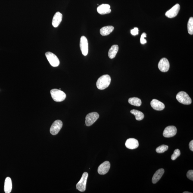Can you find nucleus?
I'll return each instance as SVG.
<instances>
[{"mask_svg": "<svg viewBox=\"0 0 193 193\" xmlns=\"http://www.w3.org/2000/svg\"><path fill=\"white\" fill-rule=\"evenodd\" d=\"M111 78L108 74L103 75L99 78L96 82L97 88L100 90L106 89L110 85Z\"/></svg>", "mask_w": 193, "mask_h": 193, "instance_id": "f257e3e1", "label": "nucleus"}, {"mask_svg": "<svg viewBox=\"0 0 193 193\" xmlns=\"http://www.w3.org/2000/svg\"><path fill=\"white\" fill-rule=\"evenodd\" d=\"M50 93L53 100L57 102L63 101L66 98V94L60 90L57 89H52L50 91Z\"/></svg>", "mask_w": 193, "mask_h": 193, "instance_id": "f03ea898", "label": "nucleus"}, {"mask_svg": "<svg viewBox=\"0 0 193 193\" xmlns=\"http://www.w3.org/2000/svg\"><path fill=\"white\" fill-rule=\"evenodd\" d=\"M176 98L179 103L185 105H189L192 103V100L186 93L184 91H181L176 95Z\"/></svg>", "mask_w": 193, "mask_h": 193, "instance_id": "7ed1b4c3", "label": "nucleus"}, {"mask_svg": "<svg viewBox=\"0 0 193 193\" xmlns=\"http://www.w3.org/2000/svg\"><path fill=\"white\" fill-rule=\"evenodd\" d=\"M88 173L85 172L82 175L81 178L76 185V188L81 192H84L86 190L87 179L88 177Z\"/></svg>", "mask_w": 193, "mask_h": 193, "instance_id": "20e7f679", "label": "nucleus"}, {"mask_svg": "<svg viewBox=\"0 0 193 193\" xmlns=\"http://www.w3.org/2000/svg\"><path fill=\"white\" fill-rule=\"evenodd\" d=\"M47 59L53 67H57L59 65L60 60L56 56L51 52H47L45 54Z\"/></svg>", "mask_w": 193, "mask_h": 193, "instance_id": "39448f33", "label": "nucleus"}, {"mask_svg": "<svg viewBox=\"0 0 193 193\" xmlns=\"http://www.w3.org/2000/svg\"><path fill=\"white\" fill-rule=\"evenodd\" d=\"M99 117V114L95 112L89 113L85 117V125L87 126H91L98 120Z\"/></svg>", "mask_w": 193, "mask_h": 193, "instance_id": "423d86ee", "label": "nucleus"}, {"mask_svg": "<svg viewBox=\"0 0 193 193\" xmlns=\"http://www.w3.org/2000/svg\"><path fill=\"white\" fill-rule=\"evenodd\" d=\"M63 126V123L60 120H56L51 125L50 129V133L53 135H57Z\"/></svg>", "mask_w": 193, "mask_h": 193, "instance_id": "0eeeda50", "label": "nucleus"}, {"mask_svg": "<svg viewBox=\"0 0 193 193\" xmlns=\"http://www.w3.org/2000/svg\"><path fill=\"white\" fill-rule=\"evenodd\" d=\"M80 47L82 54L84 56L87 55L88 51V45L87 39L86 37L82 36L81 38Z\"/></svg>", "mask_w": 193, "mask_h": 193, "instance_id": "6e6552de", "label": "nucleus"}, {"mask_svg": "<svg viewBox=\"0 0 193 193\" xmlns=\"http://www.w3.org/2000/svg\"><path fill=\"white\" fill-rule=\"evenodd\" d=\"M177 132L176 127L173 126H167L164 129L163 135L165 137L169 138L174 136Z\"/></svg>", "mask_w": 193, "mask_h": 193, "instance_id": "1a4fd4ad", "label": "nucleus"}, {"mask_svg": "<svg viewBox=\"0 0 193 193\" xmlns=\"http://www.w3.org/2000/svg\"><path fill=\"white\" fill-rule=\"evenodd\" d=\"M169 63L167 58H163L160 60L158 64V67L160 71L166 72L169 70Z\"/></svg>", "mask_w": 193, "mask_h": 193, "instance_id": "9d476101", "label": "nucleus"}, {"mask_svg": "<svg viewBox=\"0 0 193 193\" xmlns=\"http://www.w3.org/2000/svg\"><path fill=\"white\" fill-rule=\"evenodd\" d=\"M180 8V5L179 4H177L166 13L165 15L169 18H173L177 16Z\"/></svg>", "mask_w": 193, "mask_h": 193, "instance_id": "9b49d317", "label": "nucleus"}, {"mask_svg": "<svg viewBox=\"0 0 193 193\" xmlns=\"http://www.w3.org/2000/svg\"><path fill=\"white\" fill-rule=\"evenodd\" d=\"M110 166V163L108 161H105L102 163L98 168V173L101 175H105L108 172Z\"/></svg>", "mask_w": 193, "mask_h": 193, "instance_id": "f8f14e48", "label": "nucleus"}, {"mask_svg": "<svg viewBox=\"0 0 193 193\" xmlns=\"http://www.w3.org/2000/svg\"><path fill=\"white\" fill-rule=\"evenodd\" d=\"M125 146L129 149H135L139 146V143L137 140L133 138H130L127 140L125 143Z\"/></svg>", "mask_w": 193, "mask_h": 193, "instance_id": "ddd939ff", "label": "nucleus"}, {"mask_svg": "<svg viewBox=\"0 0 193 193\" xmlns=\"http://www.w3.org/2000/svg\"><path fill=\"white\" fill-rule=\"evenodd\" d=\"M97 12L102 15L109 14L111 12L110 6L108 4H102L97 8Z\"/></svg>", "mask_w": 193, "mask_h": 193, "instance_id": "4468645a", "label": "nucleus"}, {"mask_svg": "<svg viewBox=\"0 0 193 193\" xmlns=\"http://www.w3.org/2000/svg\"><path fill=\"white\" fill-rule=\"evenodd\" d=\"M151 105L154 110H163L165 108V105L163 102L156 99H153L151 102Z\"/></svg>", "mask_w": 193, "mask_h": 193, "instance_id": "2eb2a0df", "label": "nucleus"}, {"mask_svg": "<svg viewBox=\"0 0 193 193\" xmlns=\"http://www.w3.org/2000/svg\"><path fill=\"white\" fill-rule=\"evenodd\" d=\"M62 14L60 12H57L53 17L52 24L54 27L56 28L59 26L62 19Z\"/></svg>", "mask_w": 193, "mask_h": 193, "instance_id": "dca6fc26", "label": "nucleus"}, {"mask_svg": "<svg viewBox=\"0 0 193 193\" xmlns=\"http://www.w3.org/2000/svg\"><path fill=\"white\" fill-rule=\"evenodd\" d=\"M165 171L163 169H159L156 171L153 176L152 182L153 184L156 183L161 179L164 174Z\"/></svg>", "mask_w": 193, "mask_h": 193, "instance_id": "f3484780", "label": "nucleus"}, {"mask_svg": "<svg viewBox=\"0 0 193 193\" xmlns=\"http://www.w3.org/2000/svg\"><path fill=\"white\" fill-rule=\"evenodd\" d=\"M12 188V184L11 179L10 177H7L6 178L4 183V192L6 193H11Z\"/></svg>", "mask_w": 193, "mask_h": 193, "instance_id": "a211bd4d", "label": "nucleus"}, {"mask_svg": "<svg viewBox=\"0 0 193 193\" xmlns=\"http://www.w3.org/2000/svg\"><path fill=\"white\" fill-rule=\"evenodd\" d=\"M114 28L112 26H104L100 29V34L103 36H106L112 33L114 30Z\"/></svg>", "mask_w": 193, "mask_h": 193, "instance_id": "6ab92c4d", "label": "nucleus"}, {"mask_svg": "<svg viewBox=\"0 0 193 193\" xmlns=\"http://www.w3.org/2000/svg\"><path fill=\"white\" fill-rule=\"evenodd\" d=\"M119 47L117 45H113L110 48L108 51V56L110 59H113L116 57L118 51Z\"/></svg>", "mask_w": 193, "mask_h": 193, "instance_id": "aec40b11", "label": "nucleus"}, {"mask_svg": "<svg viewBox=\"0 0 193 193\" xmlns=\"http://www.w3.org/2000/svg\"><path fill=\"white\" fill-rule=\"evenodd\" d=\"M130 112L132 114L135 115L137 120L141 121L144 119V115L142 112L135 110H131Z\"/></svg>", "mask_w": 193, "mask_h": 193, "instance_id": "412c9836", "label": "nucleus"}, {"mask_svg": "<svg viewBox=\"0 0 193 193\" xmlns=\"http://www.w3.org/2000/svg\"><path fill=\"white\" fill-rule=\"evenodd\" d=\"M129 104L132 105L136 106L139 107L141 106L142 104V102L140 98L137 97H132L129 98L128 100Z\"/></svg>", "mask_w": 193, "mask_h": 193, "instance_id": "4be33fe9", "label": "nucleus"}, {"mask_svg": "<svg viewBox=\"0 0 193 193\" xmlns=\"http://www.w3.org/2000/svg\"><path fill=\"white\" fill-rule=\"evenodd\" d=\"M188 33L191 35L193 34V18H190L188 24Z\"/></svg>", "mask_w": 193, "mask_h": 193, "instance_id": "5701e85b", "label": "nucleus"}, {"mask_svg": "<svg viewBox=\"0 0 193 193\" xmlns=\"http://www.w3.org/2000/svg\"><path fill=\"white\" fill-rule=\"evenodd\" d=\"M168 148V146L166 145H162L158 147L156 149V151L158 153L161 154V153H164L165 152L167 151Z\"/></svg>", "mask_w": 193, "mask_h": 193, "instance_id": "b1692460", "label": "nucleus"}, {"mask_svg": "<svg viewBox=\"0 0 193 193\" xmlns=\"http://www.w3.org/2000/svg\"><path fill=\"white\" fill-rule=\"evenodd\" d=\"M181 152L180 150L178 149H177L175 150L174 151V153L171 156V158L172 160H175L178 157H179V156L180 155Z\"/></svg>", "mask_w": 193, "mask_h": 193, "instance_id": "393cba45", "label": "nucleus"}, {"mask_svg": "<svg viewBox=\"0 0 193 193\" xmlns=\"http://www.w3.org/2000/svg\"><path fill=\"white\" fill-rule=\"evenodd\" d=\"M146 34L145 33H142L141 35V37L140 38V42L141 43L143 44H145L147 43V41L145 39V38L146 37Z\"/></svg>", "mask_w": 193, "mask_h": 193, "instance_id": "a878e982", "label": "nucleus"}, {"mask_svg": "<svg viewBox=\"0 0 193 193\" xmlns=\"http://www.w3.org/2000/svg\"><path fill=\"white\" fill-rule=\"evenodd\" d=\"M187 176L188 179L193 181V171L192 170L188 171L187 173Z\"/></svg>", "mask_w": 193, "mask_h": 193, "instance_id": "bb28decb", "label": "nucleus"}, {"mask_svg": "<svg viewBox=\"0 0 193 193\" xmlns=\"http://www.w3.org/2000/svg\"><path fill=\"white\" fill-rule=\"evenodd\" d=\"M131 34L133 36H136L138 34V29L137 28L135 27L131 31Z\"/></svg>", "mask_w": 193, "mask_h": 193, "instance_id": "cd10ccee", "label": "nucleus"}, {"mask_svg": "<svg viewBox=\"0 0 193 193\" xmlns=\"http://www.w3.org/2000/svg\"><path fill=\"white\" fill-rule=\"evenodd\" d=\"M189 148L191 151H193V141L192 140L190 142Z\"/></svg>", "mask_w": 193, "mask_h": 193, "instance_id": "c85d7f7f", "label": "nucleus"}, {"mask_svg": "<svg viewBox=\"0 0 193 193\" xmlns=\"http://www.w3.org/2000/svg\"><path fill=\"white\" fill-rule=\"evenodd\" d=\"M184 193H191V192H183Z\"/></svg>", "mask_w": 193, "mask_h": 193, "instance_id": "c756f323", "label": "nucleus"}]
</instances>
